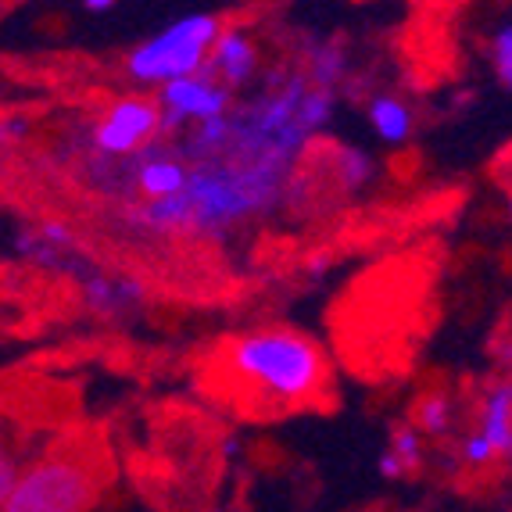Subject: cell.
Masks as SVG:
<instances>
[{
	"label": "cell",
	"mask_w": 512,
	"mask_h": 512,
	"mask_svg": "<svg viewBox=\"0 0 512 512\" xmlns=\"http://www.w3.org/2000/svg\"><path fill=\"white\" fill-rule=\"evenodd\" d=\"M226 373L269 405H305L326 384L319 344L294 330H251L226 348Z\"/></svg>",
	"instance_id": "6da1fadb"
},
{
	"label": "cell",
	"mask_w": 512,
	"mask_h": 512,
	"mask_svg": "<svg viewBox=\"0 0 512 512\" xmlns=\"http://www.w3.org/2000/svg\"><path fill=\"white\" fill-rule=\"evenodd\" d=\"M287 172L262 169V165L237 162V158H212L190 169L187 197L194 201V230L222 233L237 222L262 215L280 201Z\"/></svg>",
	"instance_id": "7a4b0ae2"
},
{
	"label": "cell",
	"mask_w": 512,
	"mask_h": 512,
	"mask_svg": "<svg viewBox=\"0 0 512 512\" xmlns=\"http://www.w3.org/2000/svg\"><path fill=\"white\" fill-rule=\"evenodd\" d=\"M222 36V22L208 11L176 18L162 33L147 36L126 54V76L137 86H169L176 79L197 76L208 69L215 43Z\"/></svg>",
	"instance_id": "3957f363"
},
{
	"label": "cell",
	"mask_w": 512,
	"mask_h": 512,
	"mask_svg": "<svg viewBox=\"0 0 512 512\" xmlns=\"http://www.w3.org/2000/svg\"><path fill=\"white\" fill-rule=\"evenodd\" d=\"M97 502V477L79 459L54 455L22 470L18 487L4 498V512H86Z\"/></svg>",
	"instance_id": "277c9868"
},
{
	"label": "cell",
	"mask_w": 512,
	"mask_h": 512,
	"mask_svg": "<svg viewBox=\"0 0 512 512\" xmlns=\"http://www.w3.org/2000/svg\"><path fill=\"white\" fill-rule=\"evenodd\" d=\"M162 133V108L151 97H122L115 101L104 119L94 126V147L108 158H126L133 151L151 147Z\"/></svg>",
	"instance_id": "5b68a950"
},
{
	"label": "cell",
	"mask_w": 512,
	"mask_h": 512,
	"mask_svg": "<svg viewBox=\"0 0 512 512\" xmlns=\"http://www.w3.org/2000/svg\"><path fill=\"white\" fill-rule=\"evenodd\" d=\"M233 90L212 72L176 79V83L158 90V108H162V129H180L187 122H208L230 115Z\"/></svg>",
	"instance_id": "8992f818"
},
{
	"label": "cell",
	"mask_w": 512,
	"mask_h": 512,
	"mask_svg": "<svg viewBox=\"0 0 512 512\" xmlns=\"http://www.w3.org/2000/svg\"><path fill=\"white\" fill-rule=\"evenodd\" d=\"M72 251H76V233L58 219L40 222L36 230H22L15 237V255L22 262L54 269V273H79V265H72L76 258Z\"/></svg>",
	"instance_id": "52a82bcc"
},
{
	"label": "cell",
	"mask_w": 512,
	"mask_h": 512,
	"mask_svg": "<svg viewBox=\"0 0 512 512\" xmlns=\"http://www.w3.org/2000/svg\"><path fill=\"white\" fill-rule=\"evenodd\" d=\"M83 305L101 319L133 316L144 305V283L133 276H104V273H83Z\"/></svg>",
	"instance_id": "ba28073f"
},
{
	"label": "cell",
	"mask_w": 512,
	"mask_h": 512,
	"mask_svg": "<svg viewBox=\"0 0 512 512\" xmlns=\"http://www.w3.org/2000/svg\"><path fill=\"white\" fill-rule=\"evenodd\" d=\"M133 187L140 190L144 201H154V197H176L187 194L190 187V169L172 158L162 147H144V158L133 169Z\"/></svg>",
	"instance_id": "9c48e42d"
},
{
	"label": "cell",
	"mask_w": 512,
	"mask_h": 512,
	"mask_svg": "<svg viewBox=\"0 0 512 512\" xmlns=\"http://www.w3.org/2000/svg\"><path fill=\"white\" fill-rule=\"evenodd\" d=\"M208 72L215 79L237 90V86H248L258 72V47L248 36V29H222L219 43H215L212 61H208Z\"/></svg>",
	"instance_id": "30bf717a"
},
{
	"label": "cell",
	"mask_w": 512,
	"mask_h": 512,
	"mask_svg": "<svg viewBox=\"0 0 512 512\" xmlns=\"http://www.w3.org/2000/svg\"><path fill=\"white\" fill-rule=\"evenodd\" d=\"M366 119L373 126L376 140L387 147H405L416 133V111L398 94H376L366 104Z\"/></svg>",
	"instance_id": "8fae6325"
},
{
	"label": "cell",
	"mask_w": 512,
	"mask_h": 512,
	"mask_svg": "<svg viewBox=\"0 0 512 512\" xmlns=\"http://www.w3.org/2000/svg\"><path fill=\"white\" fill-rule=\"evenodd\" d=\"M129 222L144 233H183L194 230V201L187 194L176 197H154L144 201L137 212L129 215Z\"/></svg>",
	"instance_id": "7c38bea8"
},
{
	"label": "cell",
	"mask_w": 512,
	"mask_h": 512,
	"mask_svg": "<svg viewBox=\"0 0 512 512\" xmlns=\"http://www.w3.org/2000/svg\"><path fill=\"white\" fill-rule=\"evenodd\" d=\"M477 430L495 444L498 452H502V459H509V452H512V380H502V384H495L484 394Z\"/></svg>",
	"instance_id": "4fadbf2b"
},
{
	"label": "cell",
	"mask_w": 512,
	"mask_h": 512,
	"mask_svg": "<svg viewBox=\"0 0 512 512\" xmlns=\"http://www.w3.org/2000/svg\"><path fill=\"white\" fill-rule=\"evenodd\" d=\"M412 423L427 437H448V434H455V423H459V405H455L452 394L430 391L419 398L416 419H412Z\"/></svg>",
	"instance_id": "5bb4252c"
},
{
	"label": "cell",
	"mask_w": 512,
	"mask_h": 512,
	"mask_svg": "<svg viewBox=\"0 0 512 512\" xmlns=\"http://www.w3.org/2000/svg\"><path fill=\"white\" fill-rule=\"evenodd\" d=\"M333 165H337V183H341L348 194H359V190H366L369 183H373L376 176V162L369 158L362 147H337V154H333Z\"/></svg>",
	"instance_id": "9a60e30c"
},
{
	"label": "cell",
	"mask_w": 512,
	"mask_h": 512,
	"mask_svg": "<svg viewBox=\"0 0 512 512\" xmlns=\"http://www.w3.org/2000/svg\"><path fill=\"white\" fill-rule=\"evenodd\" d=\"M423 441H427V434H423L416 423H394L387 448H391V452L398 455L412 473H416L419 466H423Z\"/></svg>",
	"instance_id": "2e32d148"
},
{
	"label": "cell",
	"mask_w": 512,
	"mask_h": 512,
	"mask_svg": "<svg viewBox=\"0 0 512 512\" xmlns=\"http://www.w3.org/2000/svg\"><path fill=\"white\" fill-rule=\"evenodd\" d=\"M495 459H502V452H498L495 444L487 441L477 427L459 441V462L466 466V470H484V466H491Z\"/></svg>",
	"instance_id": "e0dca14e"
},
{
	"label": "cell",
	"mask_w": 512,
	"mask_h": 512,
	"mask_svg": "<svg viewBox=\"0 0 512 512\" xmlns=\"http://www.w3.org/2000/svg\"><path fill=\"white\" fill-rule=\"evenodd\" d=\"M491 65H495L498 83L512 94V22H505V26L491 36Z\"/></svg>",
	"instance_id": "ac0fdd59"
},
{
	"label": "cell",
	"mask_w": 512,
	"mask_h": 512,
	"mask_svg": "<svg viewBox=\"0 0 512 512\" xmlns=\"http://www.w3.org/2000/svg\"><path fill=\"white\" fill-rule=\"evenodd\" d=\"M344 72V54L337 51V47H319L316 54H312V69H308V79L316 86H330L337 83Z\"/></svg>",
	"instance_id": "d6986e66"
},
{
	"label": "cell",
	"mask_w": 512,
	"mask_h": 512,
	"mask_svg": "<svg viewBox=\"0 0 512 512\" xmlns=\"http://www.w3.org/2000/svg\"><path fill=\"white\" fill-rule=\"evenodd\" d=\"M376 473H380L387 484H398V480L412 477V470L405 466L402 459H398V455L391 452V448H384V452H380V459H376Z\"/></svg>",
	"instance_id": "ffe728a7"
},
{
	"label": "cell",
	"mask_w": 512,
	"mask_h": 512,
	"mask_svg": "<svg viewBox=\"0 0 512 512\" xmlns=\"http://www.w3.org/2000/svg\"><path fill=\"white\" fill-rule=\"evenodd\" d=\"M18 480H22V473H18V462H15V455L11 452H4L0 455V502L11 495L18 487Z\"/></svg>",
	"instance_id": "44dd1931"
},
{
	"label": "cell",
	"mask_w": 512,
	"mask_h": 512,
	"mask_svg": "<svg viewBox=\"0 0 512 512\" xmlns=\"http://www.w3.org/2000/svg\"><path fill=\"white\" fill-rule=\"evenodd\" d=\"M4 147H11V144H18V140L26 137L29 133V122L26 119H15V115H4Z\"/></svg>",
	"instance_id": "7402d4cb"
},
{
	"label": "cell",
	"mask_w": 512,
	"mask_h": 512,
	"mask_svg": "<svg viewBox=\"0 0 512 512\" xmlns=\"http://www.w3.org/2000/svg\"><path fill=\"white\" fill-rule=\"evenodd\" d=\"M219 452H222V459H237V455H240V437L237 434H226L219 441Z\"/></svg>",
	"instance_id": "603a6c76"
},
{
	"label": "cell",
	"mask_w": 512,
	"mask_h": 512,
	"mask_svg": "<svg viewBox=\"0 0 512 512\" xmlns=\"http://www.w3.org/2000/svg\"><path fill=\"white\" fill-rule=\"evenodd\" d=\"M86 11H94V15H104V11H111L115 8V0H79Z\"/></svg>",
	"instance_id": "cb8c5ba5"
},
{
	"label": "cell",
	"mask_w": 512,
	"mask_h": 512,
	"mask_svg": "<svg viewBox=\"0 0 512 512\" xmlns=\"http://www.w3.org/2000/svg\"><path fill=\"white\" fill-rule=\"evenodd\" d=\"M505 215H509V222H512V187H509V194H505Z\"/></svg>",
	"instance_id": "d4e9b609"
},
{
	"label": "cell",
	"mask_w": 512,
	"mask_h": 512,
	"mask_svg": "<svg viewBox=\"0 0 512 512\" xmlns=\"http://www.w3.org/2000/svg\"><path fill=\"white\" fill-rule=\"evenodd\" d=\"M509 462H512V452H509Z\"/></svg>",
	"instance_id": "484cf974"
},
{
	"label": "cell",
	"mask_w": 512,
	"mask_h": 512,
	"mask_svg": "<svg viewBox=\"0 0 512 512\" xmlns=\"http://www.w3.org/2000/svg\"><path fill=\"white\" fill-rule=\"evenodd\" d=\"M0 512H4V509H0Z\"/></svg>",
	"instance_id": "4316f807"
}]
</instances>
